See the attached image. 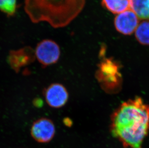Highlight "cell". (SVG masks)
<instances>
[{
    "instance_id": "obj_1",
    "label": "cell",
    "mask_w": 149,
    "mask_h": 148,
    "mask_svg": "<svg viewBox=\"0 0 149 148\" xmlns=\"http://www.w3.org/2000/svg\"><path fill=\"white\" fill-rule=\"evenodd\" d=\"M111 131L125 147L141 148L149 132V105L136 97L123 102L111 116Z\"/></svg>"
},
{
    "instance_id": "obj_2",
    "label": "cell",
    "mask_w": 149,
    "mask_h": 148,
    "mask_svg": "<svg viewBox=\"0 0 149 148\" xmlns=\"http://www.w3.org/2000/svg\"><path fill=\"white\" fill-rule=\"evenodd\" d=\"M84 6V0H24V11L31 22H47L54 28L70 25Z\"/></svg>"
},
{
    "instance_id": "obj_3",
    "label": "cell",
    "mask_w": 149,
    "mask_h": 148,
    "mask_svg": "<svg viewBox=\"0 0 149 148\" xmlns=\"http://www.w3.org/2000/svg\"><path fill=\"white\" fill-rule=\"evenodd\" d=\"M34 51L36 59L44 67L57 63L61 55L58 44L55 41L50 39H44L39 42Z\"/></svg>"
},
{
    "instance_id": "obj_4",
    "label": "cell",
    "mask_w": 149,
    "mask_h": 148,
    "mask_svg": "<svg viewBox=\"0 0 149 148\" xmlns=\"http://www.w3.org/2000/svg\"><path fill=\"white\" fill-rule=\"evenodd\" d=\"M56 127L53 122L47 118H42L34 122L31 134L35 141L41 143L49 142L55 136Z\"/></svg>"
},
{
    "instance_id": "obj_5",
    "label": "cell",
    "mask_w": 149,
    "mask_h": 148,
    "mask_svg": "<svg viewBox=\"0 0 149 148\" xmlns=\"http://www.w3.org/2000/svg\"><path fill=\"white\" fill-rule=\"evenodd\" d=\"M35 59L34 50L31 47L26 46L10 50L7 57V62L11 68L17 73L22 67L33 63Z\"/></svg>"
},
{
    "instance_id": "obj_6",
    "label": "cell",
    "mask_w": 149,
    "mask_h": 148,
    "mask_svg": "<svg viewBox=\"0 0 149 148\" xmlns=\"http://www.w3.org/2000/svg\"><path fill=\"white\" fill-rule=\"evenodd\" d=\"M44 96L47 104L53 108L63 107L69 100V92L62 84L55 83L45 89Z\"/></svg>"
},
{
    "instance_id": "obj_7",
    "label": "cell",
    "mask_w": 149,
    "mask_h": 148,
    "mask_svg": "<svg viewBox=\"0 0 149 148\" xmlns=\"http://www.w3.org/2000/svg\"><path fill=\"white\" fill-rule=\"evenodd\" d=\"M139 22V18L131 9L117 15L114 19L116 30L124 35L132 34Z\"/></svg>"
},
{
    "instance_id": "obj_8",
    "label": "cell",
    "mask_w": 149,
    "mask_h": 148,
    "mask_svg": "<svg viewBox=\"0 0 149 148\" xmlns=\"http://www.w3.org/2000/svg\"><path fill=\"white\" fill-rule=\"evenodd\" d=\"M120 75L116 62L111 59H107L103 60L100 65L97 77L99 81H103L108 85H112L115 82L119 83Z\"/></svg>"
},
{
    "instance_id": "obj_9",
    "label": "cell",
    "mask_w": 149,
    "mask_h": 148,
    "mask_svg": "<svg viewBox=\"0 0 149 148\" xmlns=\"http://www.w3.org/2000/svg\"><path fill=\"white\" fill-rule=\"evenodd\" d=\"M101 4L113 14L118 15L130 9V0H101Z\"/></svg>"
},
{
    "instance_id": "obj_10",
    "label": "cell",
    "mask_w": 149,
    "mask_h": 148,
    "mask_svg": "<svg viewBox=\"0 0 149 148\" xmlns=\"http://www.w3.org/2000/svg\"><path fill=\"white\" fill-rule=\"evenodd\" d=\"M130 9L139 19L149 20V0H130Z\"/></svg>"
},
{
    "instance_id": "obj_11",
    "label": "cell",
    "mask_w": 149,
    "mask_h": 148,
    "mask_svg": "<svg viewBox=\"0 0 149 148\" xmlns=\"http://www.w3.org/2000/svg\"><path fill=\"white\" fill-rule=\"evenodd\" d=\"M135 33L136 39L139 44L149 45V20L140 22Z\"/></svg>"
},
{
    "instance_id": "obj_12",
    "label": "cell",
    "mask_w": 149,
    "mask_h": 148,
    "mask_svg": "<svg viewBox=\"0 0 149 148\" xmlns=\"http://www.w3.org/2000/svg\"><path fill=\"white\" fill-rule=\"evenodd\" d=\"M17 8V0H0V11L7 17L14 16Z\"/></svg>"
},
{
    "instance_id": "obj_13",
    "label": "cell",
    "mask_w": 149,
    "mask_h": 148,
    "mask_svg": "<svg viewBox=\"0 0 149 148\" xmlns=\"http://www.w3.org/2000/svg\"><path fill=\"white\" fill-rule=\"evenodd\" d=\"M64 124L67 127H71L73 124V122L69 118H65L63 120Z\"/></svg>"
},
{
    "instance_id": "obj_14",
    "label": "cell",
    "mask_w": 149,
    "mask_h": 148,
    "mask_svg": "<svg viewBox=\"0 0 149 148\" xmlns=\"http://www.w3.org/2000/svg\"><path fill=\"white\" fill-rule=\"evenodd\" d=\"M33 104L34 106H36L37 107H40L42 106V101L39 98H36L33 101Z\"/></svg>"
}]
</instances>
